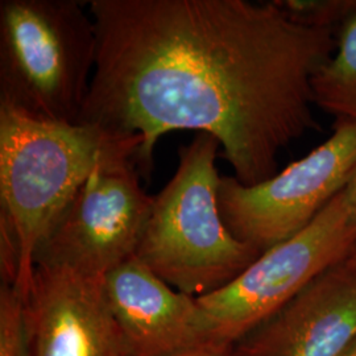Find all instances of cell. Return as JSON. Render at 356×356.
Listing matches in <instances>:
<instances>
[{
    "mask_svg": "<svg viewBox=\"0 0 356 356\" xmlns=\"http://www.w3.org/2000/svg\"><path fill=\"white\" fill-rule=\"evenodd\" d=\"M98 51L79 124L141 139L152 170L159 139L210 134L243 185L277 175V154L317 127L313 76L334 31L304 26L276 1L91 0Z\"/></svg>",
    "mask_w": 356,
    "mask_h": 356,
    "instance_id": "1",
    "label": "cell"
},
{
    "mask_svg": "<svg viewBox=\"0 0 356 356\" xmlns=\"http://www.w3.org/2000/svg\"><path fill=\"white\" fill-rule=\"evenodd\" d=\"M141 139L102 128L28 118L0 107V229L13 236L20 272L15 289L26 298L35 259L56 220L104 159Z\"/></svg>",
    "mask_w": 356,
    "mask_h": 356,
    "instance_id": "2",
    "label": "cell"
},
{
    "mask_svg": "<svg viewBox=\"0 0 356 356\" xmlns=\"http://www.w3.org/2000/svg\"><path fill=\"white\" fill-rule=\"evenodd\" d=\"M220 144L200 132L178 151V166L153 198L135 256L179 292L202 297L226 286L261 254L226 226L218 202Z\"/></svg>",
    "mask_w": 356,
    "mask_h": 356,
    "instance_id": "3",
    "label": "cell"
},
{
    "mask_svg": "<svg viewBox=\"0 0 356 356\" xmlns=\"http://www.w3.org/2000/svg\"><path fill=\"white\" fill-rule=\"evenodd\" d=\"M97 51L94 20L76 0H1L0 107L76 124Z\"/></svg>",
    "mask_w": 356,
    "mask_h": 356,
    "instance_id": "4",
    "label": "cell"
},
{
    "mask_svg": "<svg viewBox=\"0 0 356 356\" xmlns=\"http://www.w3.org/2000/svg\"><path fill=\"white\" fill-rule=\"evenodd\" d=\"M356 247V222L344 191L305 229L264 251L216 292L197 298L211 338L238 343Z\"/></svg>",
    "mask_w": 356,
    "mask_h": 356,
    "instance_id": "5",
    "label": "cell"
},
{
    "mask_svg": "<svg viewBox=\"0 0 356 356\" xmlns=\"http://www.w3.org/2000/svg\"><path fill=\"white\" fill-rule=\"evenodd\" d=\"M138 153L123 149L94 169L38 247L36 267L104 277L135 256L154 198L141 188Z\"/></svg>",
    "mask_w": 356,
    "mask_h": 356,
    "instance_id": "6",
    "label": "cell"
},
{
    "mask_svg": "<svg viewBox=\"0 0 356 356\" xmlns=\"http://www.w3.org/2000/svg\"><path fill=\"white\" fill-rule=\"evenodd\" d=\"M355 169L356 122L338 120L327 140L261 184L220 178V214L239 241L263 254L305 229L343 191Z\"/></svg>",
    "mask_w": 356,
    "mask_h": 356,
    "instance_id": "7",
    "label": "cell"
},
{
    "mask_svg": "<svg viewBox=\"0 0 356 356\" xmlns=\"http://www.w3.org/2000/svg\"><path fill=\"white\" fill-rule=\"evenodd\" d=\"M26 309L32 356H132L103 277L38 266Z\"/></svg>",
    "mask_w": 356,
    "mask_h": 356,
    "instance_id": "8",
    "label": "cell"
},
{
    "mask_svg": "<svg viewBox=\"0 0 356 356\" xmlns=\"http://www.w3.org/2000/svg\"><path fill=\"white\" fill-rule=\"evenodd\" d=\"M355 339L356 268L344 261L235 343V356H343Z\"/></svg>",
    "mask_w": 356,
    "mask_h": 356,
    "instance_id": "9",
    "label": "cell"
},
{
    "mask_svg": "<svg viewBox=\"0 0 356 356\" xmlns=\"http://www.w3.org/2000/svg\"><path fill=\"white\" fill-rule=\"evenodd\" d=\"M132 356H170L213 341L195 297L179 292L134 256L103 277Z\"/></svg>",
    "mask_w": 356,
    "mask_h": 356,
    "instance_id": "10",
    "label": "cell"
},
{
    "mask_svg": "<svg viewBox=\"0 0 356 356\" xmlns=\"http://www.w3.org/2000/svg\"><path fill=\"white\" fill-rule=\"evenodd\" d=\"M314 104L338 120L356 122V13L346 23L330 58L313 76Z\"/></svg>",
    "mask_w": 356,
    "mask_h": 356,
    "instance_id": "11",
    "label": "cell"
},
{
    "mask_svg": "<svg viewBox=\"0 0 356 356\" xmlns=\"http://www.w3.org/2000/svg\"><path fill=\"white\" fill-rule=\"evenodd\" d=\"M0 356H32L26 298L6 284L0 288Z\"/></svg>",
    "mask_w": 356,
    "mask_h": 356,
    "instance_id": "12",
    "label": "cell"
},
{
    "mask_svg": "<svg viewBox=\"0 0 356 356\" xmlns=\"http://www.w3.org/2000/svg\"><path fill=\"white\" fill-rule=\"evenodd\" d=\"M294 22L314 28H329L356 13V0H282L276 1Z\"/></svg>",
    "mask_w": 356,
    "mask_h": 356,
    "instance_id": "13",
    "label": "cell"
},
{
    "mask_svg": "<svg viewBox=\"0 0 356 356\" xmlns=\"http://www.w3.org/2000/svg\"><path fill=\"white\" fill-rule=\"evenodd\" d=\"M170 356H235V344L213 339Z\"/></svg>",
    "mask_w": 356,
    "mask_h": 356,
    "instance_id": "14",
    "label": "cell"
},
{
    "mask_svg": "<svg viewBox=\"0 0 356 356\" xmlns=\"http://www.w3.org/2000/svg\"><path fill=\"white\" fill-rule=\"evenodd\" d=\"M343 191L346 193V197L348 200V204H350L351 211H353V216H354L356 222V169L353 177L350 179V182L347 184V186L344 188Z\"/></svg>",
    "mask_w": 356,
    "mask_h": 356,
    "instance_id": "15",
    "label": "cell"
},
{
    "mask_svg": "<svg viewBox=\"0 0 356 356\" xmlns=\"http://www.w3.org/2000/svg\"><path fill=\"white\" fill-rule=\"evenodd\" d=\"M346 264H347V266H350V267L356 268V247L354 248L353 254H350V257L347 259Z\"/></svg>",
    "mask_w": 356,
    "mask_h": 356,
    "instance_id": "16",
    "label": "cell"
},
{
    "mask_svg": "<svg viewBox=\"0 0 356 356\" xmlns=\"http://www.w3.org/2000/svg\"><path fill=\"white\" fill-rule=\"evenodd\" d=\"M343 356H356V339L355 342L350 346V348L344 353Z\"/></svg>",
    "mask_w": 356,
    "mask_h": 356,
    "instance_id": "17",
    "label": "cell"
}]
</instances>
